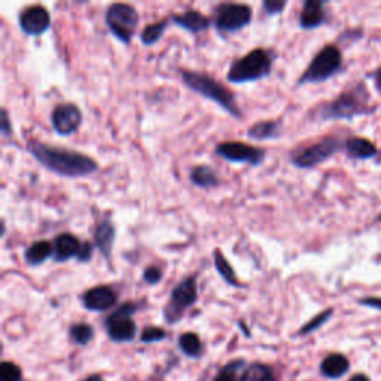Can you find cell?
Here are the masks:
<instances>
[{
    "label": "cell",
    "instance_id": "cell-1",
    "mask_svg": "<svg viewBox=\"0 0 381 381\" xmlns=\"http://www.w3.org/2000/svg\"><path fill=\"white\" fill-rule=\"evenodd\" d=\"M27 150L52 173L68 179L87 177L99 170V163L90 155L61 146H52L41 140H30Z\"/></svg>",
    "mask_w": 381,
    "mask_h": 381
},
{
    "label": "cell",
    "instance_id": "cell-2",
    "mask_svg": "<svg viewBox=\"0 0 381 381\" xmlns=\"http://www.w3.org/2000/svg\"><path fill=\"white\" fill-rule=\"evenodd\" d=\"M375 110L377 104H374L367 84L355 82L342 90L333 100L322 103L316 113L320 121H351L358 117L373 115Z\"/></svg>",
    "mask_w": 381,
    "mask_h": 381
},
{
    "label": "cell",
    "instance_id": "cell-3",
    "mask_svg": "<svg viewBox=\"0 0 381 381\" xmlns=\"http://www.w3.org/2000/svg\"><path fill=\"white\" fill-rule=\"evenodd\" d=\"M180 78H182L185 87L190 91H194L198 95H202V97L219 104V106L230 113L231 117L237 119L243 118V112L240 106H238L235 94L221 81H217L206 72L186 69H180Z\"/></svg>",
    "mask_w": 381,
    "mask_h": 381
},
{
    "label": "cell",
    "instance_id": "cell-4",
    "mask_svg": "<svg viewBox=\"0 0 381 381\" xmlns=\"http://www.w3.org/2000/svg\"><path fill=\"white\" fill-rule=\"evenodd\" d=\"M275 51L268 48H255L246 55L235 59L226 73V79L233 84H247L261 81L273 72Z\"/></svg>",
    "mask_w": 381,
    "mask_h": 381
},
{
    "label": "cell",
    "instance_id": "cell-5",
    "mask_svg": "<svg viewBox=\"0 0 381 381\" xmlns=\"http://www.w3.org/2000/svg\"><path fill=\"white\" fill-rule=\"evenodd\" d=\"M342 69V52L337 45L329 43L313 57V60L297 81L298 87L309 84H322L333 78Z\"/></svg>",
    "mask_w": 381,
    "mask_h": 381
},
{
    "label": "cell",
    "instance_id": "cell-6",
    "mask_svg": "<svg viewBox=\"0 0 381 381\" xmlns=\"http://www.w3.org/2000/svg\"><path fill=\"white\" fill-rule=\"evenodd\" d=\"M344 146L346 140H342L337 135H329L311 143V145L293 149L291 152V163L297 168H313L338 154Z\"/></svg>",
    "mask_w": 381,
    "mask_h": 381
},
{
    "label": "cell",
    "instance_id": "cell-7",
    "mask_svg": "<svg viewBox=\"0 0 381 381\" xmlns=\"http://www.w3.org/2000/svg\"><path fill=\"white\" fill-rule=\"evenodd\" d=\"M253 20V9L246 3L224 2L215 6L212 24L221 35L243 30Z\"/></svg>",
    "mask_w": 381,
    "mask_h": 381
},
{
    "label": "cell",
    "instance_id": "cell-8",
    "mask_svg": "<svg viewBox=\"0 0 381 381\" xmlns=\"http://www.w3.org/2000/svg\"><path fill=\"white\" fill-rule=\"evenodd\" d=\"M197 273L186 275L180 280L170 293V300L164 309V319L170 325H175L188 309L194 306L198 300V286H197Z\"/></svg>",
    "mask_w": 381,
    "mask_h": 381
},
{
    "label": "cell",
    "instance_id": "cell-9",
    "mask_svg": "<svg viewBox=\"0 0 381 381\" xmlns=\"http://www.w3.org/2000/svg\"><path fill=\"white\" fill-rule=\"evenodd\" d=\"M104 20L112 35L122 43H130L139 26L137 9L128 3H112L104 12Z\"/></svg>",
    "mask_w": 381,
    "mask_h": 381
},
{
    "label": "cell",
    "instance_id": "cell-10",
    "mask_svg": "<svg viewBox=\"0 0 381 381\" xmlns=\"http://www.w3.org/2000/svg\"><path fill=\"white\" fill-rule=\"evenodd\" d=\"M137 311V304L124 302L121 306L110 313L108 319L104 320L108 335L115 342H128L133 341L137 333V325L133 320V314Z\"/></svg>",
    "mask_w": 381,
    "mask_h": 381
},
{
    "label": "cell",
    "instance_id": "cell-11",
    "mask_svg": "<svg viewBox=\"0 0 381 381\" xmlns=\"http://www.w3.org/2000/svg\"><path fill=\"white\" fill-rule=\"evenodd\" d=\"M215 154L228 163L234 164H249L252 167H258L265 161L266 150L258 146L249 145L244 141H221L215 148Z\"/></svg>",
    "mask_w": 381,
    "mask_h": 381
},
{
    "label": "cell",
    "instance_id": "cell-12",
    "mask_svg": "<svg viewBox=\"0 0 381 381\" xmlns=\"http://www.w3.org/2000/svg\"><path fill=\"white\" fill-rule=\"evenodd\" d=\"M82 112L75 103H60L52 109L51 124L59 136H70L79 130L82 124Z\"/></svg>",
    "mask_w": 381,
    "mask_h": 381
},
{
    "label": "cell",
    "instance_id": "cell-13",
    "mask_svg": "<svg viewBox=\"0 0 381 381\" xmlns=\"http://www.w3.org/2000/svg\"><path fill=\"white\" fill-rule=\"evenodd\" d=\"M18 24L23 33L28 36H41L50 30L51 12L42 5L27 6L18 17Z\"/></svg>",
    "mask_w": 381,
    "mask_h": 381
},
{
    "label": "cell",
    "instance_id": "cell-14",
    "mask_svg": "<svg viewBox=\"0 0 381 381\" xmlns=\"http://www.w3.org/2000/svg\"><path fill=\"white\" fill-rule=\"evenodd\" d=\"M84 307L90 311H108L118 301V292L110 284H99L85 291L81 297Z\"/></svg>",
    "mask_w": 381,
    "mask_h": 381
},
{
    "label": "cell",
    "instance_id": "cell-15",
    "mask_svg": "<svg viewBox=\"0 0 381 381\" xmlns=\"http://www.w3.org/2000/svg\"><path fill=\"white\" fill-rule=\"evenodd\" d=\"M328 23L326 2L323 0H306L298 17V24L302 30H314Z\"/></svg>",
    "mask_w": 381,
    "mask_h": 381
},
{
    "label": "cell",
    "instance_id": "cell-16",
    "mask_svg": "<svg viewBox=\"0 0 381 381\" xmlns=\"http://www.w3.org/2000/svg\"><path fill=\"white\" fill-rule=\"evenodd\" d=\"M117 238V228L113 225L112 219L109 216L103 217L101 221L94 228V246L104 260L110 261L113 244H115Z\"/></svg>",
    "mask_w": 381,
    "mask_h": 381
},
{
    "label": "cell",
    "instance_id": "cell-17",
    "mask_svg": "<svg viewBox=\"0 0 381 381\" xmlns=\"http://www.w3.org/2000/svg\"><path fill=\"white\" fill-rule=\"evenodd\" d=\"M170 20L173 21L175 26L184 28V30L193 35L203 33L212 26L211 18L203 15L202 12L197 11V9H186V11L182 14L171 15Z\"/></svg>",
    "mask_w": 381,
    "mask_h": 381
},
{
    "label": "cell",
    "instance_id": "cell-18",
    "mask_svg": "<svg viewBox=\"0 0 381 381\" xmlns=\"http://www.w3.org/2000/svg\"><path fill=\"white\" fill-rule=\"evenodd\" d=\"M54 255L52 260L55 262H66L72 258H78L82 242L72 233H61L54 240Z\"/></svg>",
    "mask_w": 381,
    "mask_h": 381
},
{
    "label": "cell",
    "instance_id": "cell-19",
    "mask_svg": "<svg viewBox=\"0 0 381 381\" xmlns=\"http://www.w3.org/2000/svg\"><path fill=\"white\" fill-rule=\"evenodd\" d=\"M283 133V121L282 119H262L255 122L253 126L247 130V137L255 141H265L279 139Z\"/></svg>",
    "mask_w": 381,
    "mask_h": 381
},
{
    "label": "cell",
    "instance_id": "cell-20",
    "mask_svg": "<svg viewBox=\"0 0 381 381\" xmlns=\"http://www.w3.org/2000/svg\"><path fill=\"white\" fill-rule=\"evenodd\" d=\"M189 182L197 188L212 189L219 186V184H221V177H219L217 171L213 167L207 164H199L189 170Z\"/></svg>",
    "mask_w": 381,
    "mask_h": 381
},
{
    "label": "cell",
    "instance_id": "cell-21",
    "mask_svg": "<svg viewBox=\"0 0 381 381\" xmlns=\"http://www.w3.org/2000/svg\"><path fill=\"white\" fill-rule=\"evenodd\" d=\"M344 150L351 159H371L377 157L378 149L373 141L365 137H350L346 140Z\"/></svg>",
    "mask_w": 381,
    "mask_h": 381
},
{
    "label": "cell",
    "instance_id": "cell-22",
    "mask_svg": "<svg viewBox=\"0 0 381 381\" xmlns=\"http://www.w3.org/2000/svg\"><path fill=\"white\" fill-rule=\"evenodd\" d=\"M54 255V244L48 240L35 242L24 251V261L27 265L37 266L42 265L48 258Z\"/></svg>",
    "mask_w": 381,
    "mask_h": 381
},
{
    "label": "cell",
    "instance_id": "cell-23",
    "mask_svg": "<svg viewBox=\"0 0 381 381\" xmlns=\"http://www.w3.org/2000/svg\"><path fill=\"white\" fill-rule=\"evenodd\" d=\"M213 264L216 271L219 273V275H221L222 280L226 284L233 286V288H246V286L237 279V274L233 268V265L226 260V256L222 253V251L219 249V247L213 249Z\"/></svg>",
    "mask_w": 381,
    "mask_h": 381
},
{
    "label": "cell",
    "instance_id": "cell-24",
    "mask_svg": "<svg viewBox=\"0 0 381 381\" xmlns=\"http://www.w3.org/2000/svg\"><path fill=\"white\" fill-rule=\"evenodd\" d=\"M349 368H350L349 359L346 356L338 355V353L329 355L328 358L323 359L322 365H320L322 374L328 378H340L347 373Z\"/></svg>",
    "mask_w": 381,
    "mask_h": 381
},
{
    "label": "cell",
    "instance_id": "cell-25",
    "mask_svg": "<svg viewBox=\"0 0 381 381\" xmlns=\"http://www.w3.org/2000/svg\"><path fill=\"white\" fill-rule=\"evenodd\" d=\"M170 26L168 18H164V20L157 21V23H150L145 28H143L140 33V42L146 46L155 45L161 37H163L164 32L167 30Z\"/></svg>",
    "mask_w": 381,
    "mask_h": 381
},
{
    "label": "cell",
    "instance_id": "cell-26",
    "mask_svg": "<svg viewBox=\"0 0 381 381\" xmlns=\"http://www.w3.org/2000/svg\"><path fill=\"white\" fill-rule=\"evenodd\" d=\"M179 347L189 358H199L203 355V342L195 332H185L179 337Z\"/></svg>",
    "mask_w": 381,
    "mask_h": 381
},
{
    "label": "cell",
    "instance_id": "cell-27",
    "mask_svg": "<svg viewBox=\"0 0 381 381\" xmlns=\"http://www.w3.org/2000/svg\"><path fill=\"white\" fill-rule=\"evenodd\" d=\"M242 381H275L270 367L262 364H253L244 371Z\"/></svg>",
    "mask_w": 381,
    "mask_h": 381
},
{
    "label": "cell",
    "instance_id": "cell-28",
    "mask_svg": "<svg viewBox=\"0 0 381 381\" xmlns=\"http://www.w3.org/2000/svg\"><path fill=\"white\" fill-rule=\"evenodd\" d=\"M70 340L78 346H87L94 338V329L88 323H75L69 329Z\"/></svg>",
    "mask_w": 381,
    "mask_h": 381
},
{
    "label": "cell",
    "instance_id": "cell-29",
    "mask_svg": "<svg viewBox=\"0 0 381 381\" xmlns=\"http://www.w3.org/2000/svg\"><path fill=\"white\" fill-rule=\"evenodd\" d=\"M333 314V310L332 309H326L325 311L319 313L318 316H314L311 320H309L306 325H304L301 329H300V335H307V333H311L314 331H318L319 328H322L325 323L331 319V316Z\"/></svg>",
    "mask_w": 381,
    "mask_h": 381
},
{
    "label": "cell",
    "instance_id": "cell-30",
    "mask_svg": "<svg viewBox=\"0 0 381 381\" xmlns=\"http://www.w3.org/2000/svg\"><path fill=\"white\" fill-rule=\"evenodd\" d=\"M0 377L2 381H21V369L12 362H3L0 367Z\"/></svg>",
    "mask_w": 381,
    "mask_h": 381
},
{
    "label": "cell",
    "instance_id": "cell-31",
    "mask_svg": "<svg viewBox=\"0 0 381 381\" xmlns=\"http://www.w3.org/2000/svg\"><path fill=\"white\" fill-rule=\"evenodd\" d=\"M167 337V333L163 328H158V326H148L143 329L141 335H140V341L141 342H146V344H149V342H158V341H163L164 338Z\"/></svg>",
    "mask_w": 381,
    "mask_h": 381
},
{
    "label": "cell",
    "instance_id": "cell-32",
    "mask_svg": "<svg viewBox=\"0 0 381 381\" xmlns=\"http://www.w3.org/2000/svg\"><path fill=\"white\" fill-rule=\"evenodd\" d=\"M163 277H164V271L158 265H149L146 266L145 271H143V282L150 286L158 284L161 280H163Z\"/></svg>",
    "mask_w": 381,
    "mask_h": 381
},
{
    "label": "cell",
    "instance_id": "cell-33",
    "mask_svg": "<svg viewBox=\"0 0 381 381\" xmlns=\"http://www.w3.org/2000/svg\"><path fill=\"white\" fill-rule=\"evenodd\" d=\"M243 367V360H233L228 364L221 373L217 374L215 381H237V369H240Z\"/></svg>",
    "mask_w": 381,
    "mask_h": 381
},
{
    "label": "cell",
    "instance_id": "cell-34",
    "mask_svg": "<svg viewBox=\"0 0 381 381\" xmlns=\"http://www.w3.org/2000/svg\"><path fill=\"white\" fill-rule=\"evenodd\" d=\"M288 2L286 0H264L262 2V9L266 17H274V15H280Z\"/></svg>",
    "mask_w": 381,
    "mask_h": 381
},
{
    "label": "cell",
    "instance_id": "cell-35",
    "mask_svg": "<svg viewBox=\"0 0 381 381\" xmlns=\"http://www.w3.org/2000/svg\"><path fill=\"white\" fill-rule=\"evenodd\" d=\"M94 247H95L94 243H91V242H84L82 246H81V251H79V253H78V258H76V260H78V261L82 262V264L90 262L91 258H92V255H94Z\"/></svg>",
    "mask_w": 381,
    "mask_h": 381
},
{
    "label": "cell",
    "instance_id": "cell-36",
    "mask_svg": "<svg viewBox=\"0 0 381 381\" xmlns=\"http://www.w3.org/2000/svg\"><path fill=\"white\" fill-rule=\"evenodd\" d=\"M0 113H2V126H0V130H2V135L5 137H11L12 136V126H11V121H9V117H8V110L6 108H2V110H0Z\"/></svg>",
    "mask_w": 381,
    "mask_h": 381
},
{
    "label": "cell",
    "instance_id": "cell-37",
    "mask_svg": "<svg viewBox=\"0 0 381 381\" xmlns=\"http://www.w3.org/2000/svg\"><path fill=\"white\" fill-rule=\"evenodd\" d=\"M359 304L360 306L371 307V309H375V310L381 311V297H365V298L359 300Z\"/></svg>",
    "mask_w": 381,
    "mask_h": 381
},
{
    "label": "cell",
    "instance_id": "cell-38",
    "mask_svg": "<svg viewBox=\"0 0 381 381\" xmlns=\"http://www.w3.org/2000/svg\"><path fill=\"white\" fill-rule=\"evenodd\" d=\"M371 76H373V79H374V82H375V88H377V91L381 94V68H378L377 70H374L373 75H371Z\"/></svg>",
    "mask_w": 381,
    "mask_h": 381
},
{
    "label": "cell",
    "instance_id": "cell-39",
    "mask_svg": "<svg viewBox=\"0 0 381 381\" xmlns=\"http://www.w3.org/2000/svg\"><path fill=\"white\" fill-rule=\"evenodd\" d=\"M350 381H369V378L364 374H356L355 377H351Z\"/></svg>",
    "mask_w": 381,
    "mask_h": 381
},
{
    "label": "cell",
    "instance_id": "cell-40",
    "mask_svg": "<svg viewBox=\"0 0 381 381\" xmlns=\"http://www.w3.org/2000/svg\"><path fill=\"white\" fill-rule=\"evenodd\" d=\"M84 381H103V378L99 377V375H91V377H88L87 380H84Z\"/></svg>",
    "mask_w": 381,
    "mask_h": 381
},
{
    "label": "cell",
    "instance_id": "cell-41",
    "mask_svg": "<svg viewBox=\"0 0 381 381\" xmlns=\"http://www.w3.org/2000/svg\"><path fill=\"white\" fill-rule=\"evenodd\" d=\"M377 222H381V213L377 216Z\"/></svg>",
    "mask_w": 381,
    "mask_h": 381
}]
</instances>
